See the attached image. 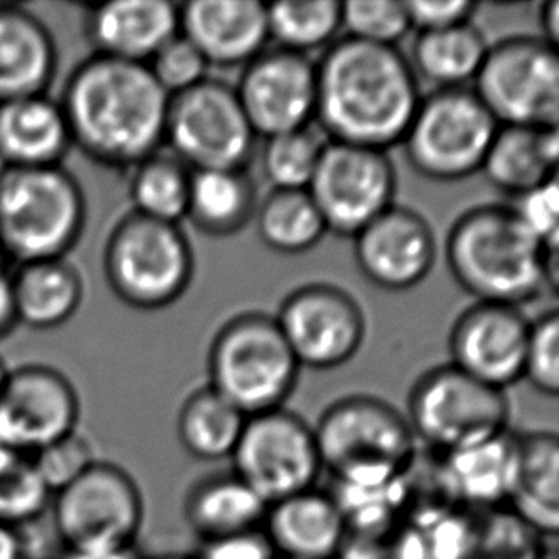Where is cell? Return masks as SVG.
Listing matches in <instances>:
<instances>
[{
    "label": "cell",
    "mask_w": 559,
    "mask_h": 559,
    "mask_svg": "<svg viewBox=\"0 0 559 559\" xmlns=\"http://www.w3.org/2000/svg\"><path fill=\"white\" fill-rule=\"evenodd\" d=\"M518 219L535 235L546 249H558L559 191L558 178L515 197L510 204Z\"/></svg>",
    "instance_id": "42"
},
{
    "label": "cell",
    "mask_w": 559,
    "mask_h": 559,
    "mask_svg": "<svg viewBox=\"0 0 559 559\" xmlns=\"http://www.w3.org/2000/svg\"><path fill=\"white\" fill-rule=\"evenodd\" d=\"M499 122L472 88L433 91L420 99L403 147L418 175L456 182L481 173Z\"/></svg>",
    "instance_id": "9"
},
{
    "label": "cell",
    "mask_w": 559,
    "mask_h": 559,
    "mask_svg": "<svg viewBox=\"0 0 559 559\" xmlns=\"http://www.w3.org/2000/svg\"><path fill=\"white\" fill-rule=\"evenodd\" d=\"M8 371H10V369H8L7 364L0 359V392H2L4 382H7Z\"/></svg>",
    "instance_id": "50"
},
{
    "label": "cell",
    "mask_w": 559,
    "mask_h": 559,
    "mask_svg": "<svg viewBox=\"0 0 559 559\" xmlns=\"http://www.w3.org/2000/svg\"><path fill=\"white\" fill-rule=\"evenodd\" d=\"M405 8L411 29L428 33L468 23L477 4L472 0H408Z\"/></svg>",
    "instance_id": "43"
},
{
    "label": "cell",
    "mask_w": 559,
    "mask_h": 559,
    "mask_svg": "<svg viewBox=\"0 0 559 559\" xmlns=\"http://www.w3.org/2000/svg\"><path fill=\"white\" fill-rule=\"evenodd\" d=\"M538 22H540V31H543V40L548 45L558 48L559 43V2H548L543 4L540 8V15H538Z\"/></svg>",
    "instance_id": "47"
},
{
    "label": "cell",
    "mask_w": 559,
    "mask_h": 559,
    "mask_svg": "<svg viewBox=\"0 0 559 559\" xmlns=\"http://www.w3.org/2000/svg\"><path fill=\"white\" fill-rule=\"evenodd\" d=\"M147 68L160 88L173 98L206 81L211 66L188 38L176 35L153 56Z\"/></svg>",
    "instance_id": "40"
},
{
    "label": "cell",
    "mask_w": 559,
    "mask_h": 559,
    "mask_svg": "<svg viewBox=\"0 0 559 559\" xmlns=\"http://www.w3.org/2000/svg\"><path fill=\"white\" fill-rule=\"evenodd\" d=\"M318 68L316 121L331 142L388 152L420 104L415 71L397 48L334 40Z\"/></svg>",
    "instance_id": "2"
},
{
    "label": "cell",
    "mask_w": 559,
    "mask_h": 559,
    "mask_svg": "<svg viewBox=\"0 0 559 559\" xmlns=\"http://www.w3.org/2000/svg\"><path fill=\"white\" fill-rule=\"evenodd\" d=\"M60 106L73 145L104 167L134 168L165 144L170 96L144 63L94 53L69 75Z\"/></svg>",
    "instance_id": "1"
},
{
    "label": "cell",
    "mask_w": 559,
    "mask_h": 559,
    "mask_svg": "<svg viewBox=\"0 0 559 559\" xmlns=\"http://www.w3.org/2000/svg\"><path fill=\"white\" fill-rule=\"evenodd\" d=\"M50 510L66 550L134 548L145 515L136 479L106 461L94 462L83 476L53 492Z\"/></svg>",
    "instance_id": "11"
},
{
    "label": "cell",
    "mask_w": 559,
    "mask_h": 559,
    "mask_svg": "<svg viewBox=\"0 0 559 559\" xmlns=\"http://www.w3.org/2000/svg\"><path fill=\"white\" fill-rule=\"evenodd\" d=\"M487 52L489 45L484 33L468 22L449 29L418 33L408 63L416 79L420 76L433 84L436 91L466 88V84L476 81Z\"/></svg>",
    "instance_id": "31"
},
{
    "label": "cell",
    "mask_w": 559,
    "mask_h": 559,
    "mask_svg": "<svg viewBox=\"0 0 559 559\" xmlns=\"http://www.w3.org/2000/svg\"><path fill=\"white\" fill-rule=\"evenodd\" d=\"M104 272L121 302L136 310H163L188 290L195 258L178 224L129 212L107 237Z\"/></svg>",
    "instance_id": "7"
},
{
    "label": "cell",
    "mask_w": 559,
    "mask_h": 559,
    "mask_svg": "<svg viewBox=\"0 0 559 559\" xmlns=\"http://www.w3.org/2000/svg\"><path fill=\"white\" fill-rule=\"evenodd\" d=\"M508 504L537 535L556 537L559 527V441L552 431L518 436L514 481Z\"/></svg>",
    "instance_id": "26"
},
{
    "label": "cell",
    "mask_w": 559,
    "mask_h": 559,
    "mask_svg": "<svg viewBox=\"0 0 559 559\" xmlns=\"http://www.w3.org/2000/svg\"><path fill=\"white\" fill-rule=\"evenodd\" d=\"M267 504L234 472L204 476L189 487L183 520L203 545L262 530Z\"/></svg>",
    "instance_id": "25"
},
{
    "label": "cell",
    "mask_w": 559,
    "mask_h": 559,
    "mask_svg": "<svg viewBox=\"0 0 559 559\" xmlns=\"http://www.w3.org/2000/svg\"><path fill=\"white\" fill-rule=\"evenodd\" d=\"M558 129L499 127L481 173L500 193L515 197L558 178Z\"/></svg>",
    "instance_id": "27"
},
{
    "label": "cell",
    "mask_w": 559,
    "mask_h": 559,
    "mask_svg": "<svg viewBox=\"0 0 559 559\" xmlns=\"http://www.w3.org/2000/svg\"><path fill=\"white\" fill-rule=\"evenodd\" d=\"M300 367L329 371L348 364L365 341L361 306L346 290L313 283L296 288L275 318Z\"/></svg>",
    "instance_id": "15"
},
{
    "label": "cell",
    "mask_w": 559,
    "mask_h": 559,
    "mask_svg": "<svg viewBox=\"0 0 559 559\" xmlns=\"http://www.w3.org/2000/svg\"><path fill=\"white\" fill-rule=\"evenodd\" d=\"M81 401L75 385L48 365H22L8 371L0 392V443L23 453L75 433Z\"/></svg>",
    "instance_id": "16"
},
{
    "label": "cell",
    "mask_w": 559,
    "mask_h": 559,
    "mask_svg": "<svg viewBox=\"0 0 559 559\" xmlns=\"http://www.w3.org/2000/svg\"><path fill=\"white\" fill-rule=\"evenodd\" d=\"M180 35L211 68H245L270 43L267 10L258 0H191L180 4Z\"/></svg>",
    "instance_id": "20"
},
{
    "label": "cell",
    "mask_w": 559,
    "mask_h": 559,
    "mask_svg": "<svg viewBox=\"0 0 559 559\" xmlns=\"http://www.w3.org/2000/svg\"><path fill=\"white\" fill-rule=\"evenodd\" d=\"M405 418L416 441L449 454L508 431L510 401L507 392L443 365L418 378Z\"/></svg>",
    "instance_id": "8"
},
{
    "label": "cell",
    "mask_w": 559,
    "mask_h": 559,
    "mask_svg": "<svg viewBox=\"0 0 559 559\" xmlns=\"http://www.w3.org/2000/svg\"><path fill=\"white\" fill-rule=\"evenodd\" d=\"M180 35V4L170 0H115L84 14V37L96 56L147 66Z\"/></svg>",
    "instance_id": "21"
},
{
    "label": "cell",
    "mask_w": 559,
    "mask_h": 559,
    "mask_svg": "<svg viewBox=\"0 0 559 559\" xmlns=\"http://www.w3.org/2000/svg\"><path fill=\"white\" fill-rule=\"evenodd\" d=\"M31 456L52 495L68 487L71 481H75L76 477L83 476L84 472L98 461L91 441L83 438L79 431L61 441H56L53 445L40 449Z\"/></svg>",
    "instance_id": "41"
},
{
    "label": "cell",
    "mask_w": 559,
    "mask_h": 559,
    "mask_svg": "<svg viewBox=\"0 0 559 559\" xmlns=\"http://www.w3.org/2000/svg\"><path fill=\"white\" fill-rule=\"evenodd\" d=\"M262 531L285 559H336L349 537L338 500L318 487L270 504Z\"/></svg>",
    "instance_id": "22"
},
{
    "label": "cell",
    "mask_w": 559,
    "mask_h": 559,
    "mask_svg": "<svg viewBox=\"0 0 559 559\" xmlns=\"http://www.w3.org/2000/svg\"><path fill=\"white\" fill-rule=\"evenodd\" d=\"M147 559H197L195 556H182V554H163V556H153Z\"/></svg>",
    "instance_id": "49"
},
{
    "label": "cell",
    "mask_w": 559,
    "mask_h": 559,
    "mask_svg": "<svg viewBox=\"0 0 559 559\" xmlns=\"http://www.w3.org/2000/svg\"><path fill=\"white\" fill-rule=\"evenodd\" d=\"M395 186V168L388 152L329 142L323 145L308 193L326 231L356 237L392 209Z\"/></svg>",
    "instance_id": "14"
},
{
    "label": "cell",
    "mask_w": 559,
    "mask_h": 559,
    "mask_svg": "<svg viewBox=\"0 0 559 559\" xmlns=\"http://www.w3.org/2000/svg\"><path fill=\"white\" fill-rule=\"evenodd\" d=\"M354 239L357 267L365 280L392 293L423 283L436 262V237L428 222L395 204Z\"/></svg>",
    "instance_id": "19"
},
{
    "label": "cell",
    "mask_w": 559,
    "mask_h": 559,
    "mask_svg": "<svg viewBox=\"0 0 559 559\" xmlns=\"http://www.w3.org/2000/svg\"><path fill=\"white\" fill-rule=\"evenodd\" d=\"M61 559H140L134 548H91V550H66Z\"/></svg>",
    "instance_id": "48"
},
{
    "label": "cell",
    "mask_w": 559,
    "mask_h": 559,
    "mask_svg": "<svg viewBox=\"0 0 559 559\" xmlns=\"http://www.w3.org/2000/svg\"><path fill=\"white\" fill-rule=\"evenodd\" d=\"M447 264L477 302L520 308L558 288V249H546L510 206L464 212L449 231Z\"/></svg>",
    "instance_id": "3"
},
{
    "label": "cell",
    "mask_w": 559,
    "mask_h": 559,
    "mask_svg": "<svg viewBox=\"0 0 559 559\" xmlns=\"http://www.w3.org/2000/svg\"><path fill=\"white\" fill-rule=\"evenodd\" d=\"M71 147L60 102L48 94L0 102V160L4 167H60Z\"/></svg>",
    "instance_id": "24"
},
{
    "label": "cell",
    "mask_w": 559,
    "mask_h": 559,
    "mask_svg": "<svg viewBox=\"0 0 559 559\" xmlns=\"http://www.w3.org/2000/svg\"><path fill=\"white\" fill-rule=\"evenodd\" d=\"M15 321L14 298H12V281L10 273L2 270L0 265V338L7 336L14 326Z\"/></svg>",
    "instance_id": "45"
},
{
    "label": "cell",
    "mask_w": 559,
    "mask_h": 559,
    "mask_svg": "<svg viewBox=\"0 0 559 559\" xmlns=\"http://www.w3.org/2000/svg\"><path fill=\"white\" fill-rule=\"evenodd\" d=\"M132 212L165 224H178L188 214L191 170L173 153L157 152L130 168Z\"/></svg>",
    "instance_id": "33"
},
{
    "label": "cell",
    "mask_w": 559,
    "mask_h": 559,
    "mask_svg": "<svg viewBox=\"0 0 559 559\" xmlns=\"http://www.w3.org/2000/svg\"><path fill=\"white\" fill-rule=\"evenodd\" d=\"M313 433L321 466L352 491L390 489L416 456V439L405 415L371 395L334 401Z\"/></svg>",
    "instance_id": "4"
},
{
    "label": "cell",
    "mask_w": 559,
    "mask_h": 559,
    "mask_svg": "<svg viewBox=\"0 0 559 559\" xmlns=\"http://www.w3.org/2000/svg\"><path fill=\"white\" fill-rule=\"evenodd\" d=\"M472 91L499 127L558 129V48L540 37L489 46Z\"/></svg>",
    "instance_id": "10"
},
{
    "label": "cell",
    "mask_w": 559,
    "mask_h": 559,
    "mask_svg": "<svg viewBox=\"0 0 559 559\" xmlns=\"http://www.w3.org/2000/svg\"><path fill=\"white\" fill-rule=\"evenodd\" d=\"M257 229L267 249L302 254L318 247L326 226L308 191H273L257 206Z\"/></svg>",
    "instance_id": "34"
},
{
    "label": "cell",
    "mask_w": 559,
    "mask_h": 559,
    "mask_svg": "<svg viewBox=\"0 0 559 559\" xmlns=\"http://www.w3.org/2000/svg\"><path fill=\"white\" fill-rule=\"evenodd\" d=\"M323 142L310 129L265 138L260 168L273 191H308L318 168Z\"/></svg>",
    "instance_id": "37"
},
{
    "label": "cell",
    "mask_w": 559,
    "mask_h": 559,
    "mask_svg": "<svg viewBox=\"0 0 559 559\" xmlns=\"http://www.w3.org/2000/svg\"><path fill=\"white\" fill-rule=\"evenodd\" d=\"M518 436L504 431L479 445L443 454V474L451 491L469 507L495 508L508 502L514 481Z\"/></svg>",
    "instance_id": "29"
},
{
    "label": "cell",
    "mask_w": 559,
    "mask_h": 559,
    "mask_svg": "<svg viewBox=\"0 0 559 559\" xmlns=\"http://www.w3.org/2000/svg\"><path fill=\"white\" fill-rule=\"evenodd\" d=\"M338 0H304L265 4L267 31L281 50L308 53L329 48L341 31Z\"/></svg>",
    "instance_id": "35"
},
{
    "label": "cell",
    "mask_w": 559,
    "mask_h": 559,
    "mask_svg": "<svg viewBox=\"0 0 559 559\" xmlns=\"http://www.w3.org/2000/svg\"><path fill=\"white\" fill-rule=\"evenodd\" d=\"M245 423L247 416L241 411L206 385L183 401L176 420V433L193 459L218 462L231 459Z\"/></svg>",
    "instance_id": "32"
},
{
    "label": "cell",
    "mask_w": 559,
    "mask_h": 559,
    "mask_svg": "<svg viewBox=\"0 0 559 559\" xmlns=\"http://www.w3.org/2000/svg\"><path fill=\"white\" fill-rule=\"evenodd\" d=\"M341 29L352 40L397 48L411 31V22L401 0H348L342 2Z\"/></svg>",
    "instance_id": "38"
},
{
    "label": "cell",
    "mask_w": 559,
    "mask_h": 559,
    "mask_svg": "<svg viewBox=\"0 0 559 559\" xmlns=\"http://www.w3.org/2000/svg\"><path fill=\"white\" fill-rule=\"evenodd\" d=\"M530 331L522 308L477 302L454 321L449 336L451 365L507 392L523 380Z\"/></svg>",
    "instance_id": "18"
},
{
    "label": "cell",
    "mask_w": 559,
    "mask_h": 559,
    "mask_svg": "<svg viewBox=\"0 0 559 559\" xmlns=\"http://www.w3.org/2000/svg\"><path fill=\"white\" fill-rule=\"evenodd\" d=\"M300 369L275 318L250 311L229 319L214 336L209 388L249 418L283 408Z\"/></svg>",
    "instance_id": "6"
},
{
    "label": "cell",
    "mask_w": 559,
    "mask_h": 559,
    "mask_svg": "<svg viewBox=\"0 0 559 559\" xmlns=\"http://www.w3.org/2000/svg\"><path fill=\"white\" fill-rule=\"evenodd\" d=\"M0 559H27L22 531L4 523H0Z\"/></svg>",
    "instance_id": "46"
},
{
    "label": "cell",
    "mask_w": 559,
    "mask_h": 559,
    "mask_svg": "<svg viewBox=\"0 0 559 559\" xmlns=\"http://www.w3.org/2000/svg\"><path fill=\"white\" fill-rule=\"evenodd\" d=\"M58 69V46L37 14L0 4V102L46 94Z\"/></svg>",
    "instance_id": "23"
},
{
    "label": "cell",
    "mask_w": 559,
    "mask_h": 559,
    "mask_svg": "<svg viewBox=\"0 0 559 559\" xmlns=\"http://www.w3.org/2000/svg\"><path fill=\"white\" fill-rule=\"evenodd\" d=\"M231 462L235 476L267 507L313 489L323 472L313 428L285 408L249 416Z\"/></svg>",
    "instance_id": "13"
},
{
    "label": "cell",
    "mask_w": 559,
    "mask_h": 559,
    "mask_svg": "<svg viewBox=\"0 0 559 559\" xmlns=\"http://www.w3.org/2000/svg\"><path fill=\"white\" fill-rule=\"evenodd\" d=\"M10 281L15 321L29 329L66 325L83 304V277L66 258L20 264Z\"/></svg>",
    "instance_id": "28"
},
{
    "label": "cell",
    "mask_w": 559,
    "mask_h": 559,
    "mask_svg": "<svg viewBox=\"0 0 559 559\" xmlns=\"http://www.w3.org/2000/svg\"><path fill=\"white\" fill-rule=\"evenodd\" d=\"M523 378L540 395L558 397L559 393V316L546 311L537 321H531L530 342L525 354Z\"/></svg>",
    "instance_id": "39"
},
{
    "label": "cell",
    "mask_w": 559,
    "mask_h": 559,
    "mask_svg": "<svg viewBox=\"0 0 559 559\" xmlns=\"http://www.w3.org/2000/svg\"><path fill=\"white\" fill-rule=\"evenodd\" d=\"M235 94L257 136L308 129L318 109L316 61L277 46L264 50L242 68Z\"/></svg>",
    "instance_id": "17"
},
{
    "label": "cell",
    "mask_w": 559,
    "mask_h": 559,
    "mask_svg": "<svg viewBox=\"0 0 559 559\" xmlns=\"http://www.w3.org/2000/svg\"><path fill=\"white\" fill-rule=\"evenodd\" d=\"M52 492L29 453L0 443V523L20 530L45 514Z\"/></svg>",
    "instance_id": "36"
},
{
    "label": "cell",
    "mask_w": 559,
    "mask_h": 559,
    "mask_svg": "<svg viewBox=\"0 0 559 559\" xmlns=\"http://www.w3.org/2000/svg\"><path fill=\"white\" fill-rule=\"evenodd\" d=\"M257 138L229 84L209 76L170 98L165 144L191 173L247 170Z\"/></svg>",
    "instance_id": "12"
},
{
    "label": "cell",
    "mask_w": 559,
    "mask_h": 559,
    "mask_svg": "<svg viewBox=\"0 0 559 559\" xmlns=\"http://www.w3.org/2000/svg\"><path fill=\"white\" fill-rule=\"evenodd\" d=\"M257 214V188L247 170L191 173L186 218L204 235L241 231Z\"/></svg>",
    "instance_id": "30"
},
{
    "label": "cell",
    "mask_w": 559,
    "mask_h": 559,
    "mask_svg": "<svg viewBox=\"0 0 559 559\" xmlns=\"http://www.w3.org/2000/svg\"><path fill=\"white\" fill-rule=\"evenodd\" d=\"M275 559H285V558H275Z\"/></svg>",
    "instance_id": "51"
},
{
    "label": "cell",
    "mask_w": 559,
    "mask_h": 559,
    "mask_svg": "<svg viewBox=\"0 0 559 559\" xmlns=\"http://www.w3.org/2000/svg\"><path fill=\"white\" fill-rule=\"evenodd\" d=\"M197 559H275L270 540L264 531H250L237 537L222 538L216 543L203 545Z\"/></svg>",
    "instance_id": "44"
},
{
    "label": "cell",
    "mask_w": 559,
    "mask_h": 559,
    "mask_svg": "<svg viewBox=\"0 0 559 559\" xmlns=\"http://www.w3.org/2000/svg\"><path fill=\"white\" fill-rule=\"evenodd\" d=\"M86 226V199L61 167H2L0 250L17 264L66 258Z\"/></svg>",
    "instance_id": "5"
}]
</instances>
